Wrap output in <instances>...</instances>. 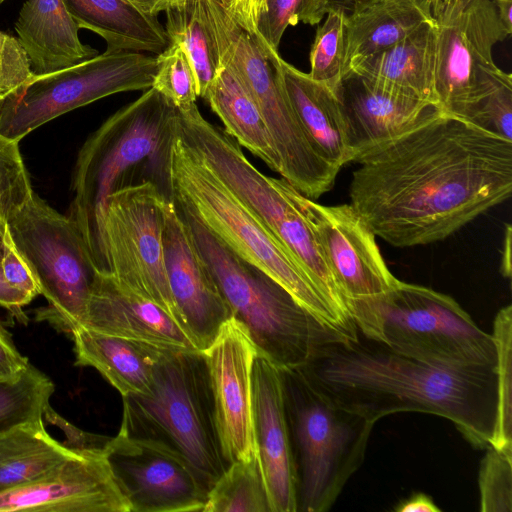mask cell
<instances>
[{"mask_svg": "<svg viewBox=\"0 0 512 512\" xmlns=\"http://www.w3.org/2000/svg\"><path fill=\"white\" fill-rule=\"evenodd\" d=\"M75 365L95 368L123 396L147 391L166 348L80 327L72 332Z\"/></svg>", "mask_w": 512, "mask_h": 512, "instance_id": "obj_26", "label": "cell"}, {"mask_svg": "<svg viewBox=\"0 0 512 512\" xmlns=\"http://www.w3.org/2000/svg\"><path fill=\"white\" fill-rule=\"evenodd\" d=\"M356 162L349 204L400 248L444 240L512 193V141L440 109Z\"/></svg>", "mask_w": 512, "mask_h": 512, "instance_id": "obj_1", "label": "cell"}, {"mask_svg": "<svg viewBox=\"0 0 512 512\" xmlns=\"http://www.w3.org/2000/svg\"><path fill=\"white\" fill-rule=\"evenodd\" d=\"M204 99L220 118L225 132L240 146L260 158L271 170L280 172V161L264 118L233 70L223 65Z\"/></svg>", "mask_w": 512, "mask_h": 512, "instance_id": "obj_28", "label": "cell"}, {"mask_svg": "<svg viewBox=\"0 0 512 512\" xmlns=\"http://www.w3.org/2000/svg\"><path fill=\"white\" fill-rule=\"evenodd\" d=\"M33 192L19 142L0 134V220L7 222Z\"/></svg>", "mask_w": 512, "mask_h": 512, "instance_id": "obj_38", "label": "cell"}, {"mask_svg": "<svg viewBox=\"0 0 512 512\" xmlns=\"http://www.w3.org/2000/svg\"><path fill=\"white\" fill-rule=\"evenodd\" d=\"M28 358L16 347L11 333L0 321V379H11L29 366Z\"/></svg>", "mask_w": 512, "mask_h": 512, "instance_id": "obj_42", "label": "cell"}, {"mask_svg": "<svg viewBox=\"0 0 512 512\" xmlns=\"http://www.w3.org/2000/svg\"><path fill=\"white\" fill-rule=\"evenodd\" d=\"M33 75L29 58L18 38L0 31V103Z\"/></svg>", "mask_w": 512, "mask_h": 512, "instance_id": "obj_39", "label": "cell"}, {"mask_svg": "<svg viewBox=\"0 0 512 512\" xmlns=\"http://www.w3.org/2000/svg\"><path fill=\"white\" fill-rule=\"evenodd\" d=\"M33 298L25 292L11 286L4 278L0 265V306L7 309L22 323H27L28 317L22 308L29 304Z\"/></svg>", "mask_w": 512, "mask_h": 512, "instance_id": "obj_43", "label": "cell"}, {"mask_svg": "<svg viewBox=\"0 0 512 512\" xmlns=\"http://www.w3.org/2000/svg\"><path fill=\"white\" fill-rule=\"evenodd\" d=\"M6 281L33 299L40 294L38 283L20 252L17 250L8 227L4 235V254L0 262Z\"/></svg>", "mask_w": 512, "mask_h": 512, "instance_id": "obj_41", "label": "cell"}, {"mask_svg": "<svg viewBox=\"0 0 512 512\" xmlns=\"http://www.w3.org/2000/svg\"><path fill=\"white\" fill-rule=\"evenodd\" d=\"M134 7L141 12L150 15L158 16L160 12H165L168 8L176 5L183 0H127Z\"/></svg>", "mask_w": 512, "mask_h": 512, "instance_id": "obj_46", "label": "cell"}, {"mask_svg": "<svg viewBox=\"0 0 512 512\" xmlns=\"http://www.w3.org/2000/svg\"><path fill=\"white\" fill-rule=\"evenodd\" d=\"M338 95L348 125L353 162L439 109L357 75L343 79Z\"/></svg>", "mask_w": 512, "mask_h": 512, "instance_id": "obj_21", "label": "cell"}, {"mask_svg": "<svg viewBox=\"0 0 512 512\" xmlns=\"http://www.w3.org/2000/svg\"><path fill=\"white\" fill-rule=\"evenodd\" d=\"M79 29L62 0H26L15 30L33 74L52 73L98 55L80 41Z\"/></svg>", "mask_w": 512, "mask_h": 512, "instance_id": "obj_23", "label": "cell"}, {"mask_svg": "<svg viewBox=\"0 0 512 512\" xmlns=\"http://www.w3.org/2000/svg\"><path fill=\"white\" fill-rule=\"evenodd\" d=\"M4 0H0V4L3 2Z\"/></svg>", "mask_w": 512, "mask_h": 512, "instance_id": "obj_52", "label": "cell"}, {"mask_svg": "<svg viewBox=\"0 0 512 512\" xmlns=\"http://www.w3.org/2000/svg\"><path fill=\"white\" fill-rule=\"evenodd\" d=\"M7 223L0 220V262L4 254V235L6 231Z\"/></svg>", "mask_w": 512, "mask_h": 512, "instance_id": "obj_51", "label": "cell"}, {"mask_svg": "<svg viewBox=\"0 0 512 512\" xmlns=\"http://www.w3.org/2000/svg\"><path fill=\"white\" fill-rule=\"evenodd\" d=\"M431 11L439 109L469 122L486 97L512 80L492 55L510 34L492 0H432Z\"/></svg>", "mask_w": 512, "mask_h": 512, "instance_id": "obj_11", "label": "cell"}, {"mask_svg": "<svg viewBox=\"0 0 512 512\" xmlns=\"http://www.w3.org/2000/svg\"><path fill=\"white\" fill-rule=\"evenodd\" d=\"M122 398L119 431L179 456L208 494L230 464L218 433L204 352L164 349L149 389Z\"/></svg>", "mask_w": 512, "mask_h": 512, "instance_id": "obj_5", "label": "cell"}, {"mask_svg": "<svg viewBox=\"0 0 512 512\" xmlns=\"http://www.w3.org/2000/svg\"><path fill=\"white\" fill-rule=\"evenodd\" d=\"M169 202L168 195L149 179L114 191L106 200L103 238L112 277L184 326L164 259L163 231Z\"/></svg>", "mask_w": 512, "mask_h": 512, "instance_id": "obj_13", "label": "cell"}, {"mask_svg": "<svg viewBox=\"0 0 512 512\" xmlns=\"http://www.w3.org/2000/svg\"><path fill=\"white\" fill-rule=\"evenodd\" d=\"M6 223L48 302L35 319L69 334L84 326L96 269L76 223L35 192Z\"/></svg>", "mask_w": 512, "mask_h": 512, "instance_id": "obj_10", "label": "cell"}, {"mask_svg": "<svg viewBox=\"0 0 512 512\" xmlns=\"http://www.w3.org/2000/svg\"><path fill=\"white\" fill-rule=\"evenodd\" d=\"M54 390L51 379L31 363L20 375L0 379V434L43 419Z\"/></svg>", "mask_w": 512, "mask_h": 512, "instance_id": "obj_32", "label": "cell"}, {"mask_svg": "<svg viewBox=\"0 0 512 512\" xmlns=\"http://www.w3.org/2000/svg\"><path fill=\"white\" fill-rule=\"evenodd\" d=\"M177 108L153 87L108 117L81 147L68 216L98 272L109 273L103 238L106 200L143 165L163 166Z\"/></svg>", "mask_w": 512, "mask_h": 512, "instance_id": "obj_4", "label": "cell"}, {"mask_svg": "<svg viewBox=\"0 0 512 512\" xmlns=\"http://www.w3.org/2000/svg\"><path fill=\"white\" fill-rule=\"evenodd\" d=\"M221 65L230 67L256 102L280 161L279 174L310 199L334 185L339 169L314 148L256 34L245 30L219 2L202 0Z\"/></svg>", "mask_w": 512, "mask_h": 512, "instance_id": "obj_9", "label": "cell"}, {"mask_svg": "<svg viewBox=\"0 0 512 512\" xmlns=\"http://www.w3.org/2000/svg\"><path fill=\"white\" fill-rule=\"evenodd\" d=\"M469 122L512 141V80L486 97Z\"/></svg>", "mask_w": 512, "mask_h": 512, "instance_id": "obj_40", "label": "cell"}, {"mask_svg": "<svg viewBox=\"0 0 512 512\" xmlns=\"http://www.w3.org/2000/svg\"><path fill=\"white\" fill-rule=\"evenodd\" d=\"M324 23L317 28L310 50L309 76L339 94L346 57L345 14L329 10Z\"/></svg>", "mask_w": 512, "mask_h": 512, "instance_id": "obj_34", "label": "cell"}, {"mask_svg": "<svg viewBox=\"0 0 512 512\" xmlns=\"http://www.w3.org/2000/svg\"><path fill=\"white\" fill-rule=\"evenodd\" d=\"M435 39V23L424 24L402 41L358 63L346 77L357 75L439 108L435 88Z\"/></svg>", "mask_w": 512, "mask_h": 512, "instance_id": "obj_24", "label": "cell"}, {"mask_svg": "<svg viewBox=\"0 0 512 512\" xmlns=\"http://www.w3.org/2000/svg\"><path fill=\"white\" fill-rule=\"evenodd\" d=\"M82 327L163 348L199 350L183 325L110 273L95 272Z\"/></svg>", "mask_w": 512, "mask_h": 512, "instance_id": "obj_20", "label": "cell"}, {"mask_svg": "<svg viewBox=\"0 0 512 512\" xmlns=\"http://www.w3.org/2000/svg\"><path fill=\"white\" fill-rule=\"evenodd\" d=\"M338 405L376 424L398 412L450 420L475 448L492 444L497 413L495 364H453L400 352L362 335L321 346L298 367Z\"/></svg>", "mask_w": 512, "mask_h": 512, "instance_id": "obj_2", "label": "cell"}, {"mask_svg": "<svg viewBox=\"0 0 512 512\" xmlns=\"http://www.w3.org/2000/svg\"><path fill=\"white\" fill-rule=\"evenodd\" d=\"M79 25L100 35L107 50L159 54L169 45L157 16L147 15L127 0H62Z\"/></svg>", "mask_w": 512, "mask_h": 512, "instance_id": "obj_27", "label": "cell"}, {"mask_svg": "<svg viewBox=\"0 0 512 512\" xmlns=\"http://www.w3.org/2000/svg\"><path fill=\"white\" fill-rule=\"evenodd\" d=\"M297 512H325L361 467L374 423L335 403L297 368L280 369Z\"/></svg>", "mask_w": 512, "mask_h": 512, "instance_id": "obj_7", "label": "cell"}, {"mask_svg": "<svg viewBox=\"0 0 512 512\" xmlns=\"http://www.w3.org/2000/svg\"><path fill=\"white\" fill-rule=\"evenodd\" d=\"M130 512L104 450L79 453L38 479L0 491V512Z\"/></svg>", "mask_w": 512, "mask_h": 512, "instance_id": "obj_17", "label": "cell"}, {"mask_svg": "<svg viewBox=\"0 0 512 512\" xmlns=\"http://www.w3.org/2000/svg\"><path fill=\"white\" fill-rule=\"evenodd\" d=\"M163 177L168 197L232 252L284 287L324 325L354 335V322L317 287L289 251L174 129Z\"/></svg>", "mask_w": 512, "mask_h": 512, "instance_id": "obj_3", "label": "cell"}, {"mask_svg": "<svg viewBox=\"0 0 512 512\" xmlns=\"http://www.w3.org/2000/svg\"><path fill=\"white\" fill-rule=\"evenodd\" d=\"M356 329L408 355L453 364H495L491 334L449 295L401 280L349 307Z\"/></svg>", "mask_w": 512, "mask_h": 512, "instance_id": "obj_8", "label": "cell"}, {"mask_svg": "<svg viewBox=\"0 0 512 512\" xmlns=\"http://www.w3.org/2000/svg\"><path fill=\"white\" fill-rule=\"evenodd\" d=\"M203 352L224 456L229 464L247 460L256 454L252 373L257 349L246 329L230 318Z\"/></svg>", "mask_w": 512, "mask_h": 512, "instance_id": "obj_16", "label": "cell"}, {"mask_svg": "<svg viewBox=\"0 0 512 512\" xmlns=\"http://www.w3.org/2000/svg\"><path fill=\"white\" fill-rule=\"evenodd\" d=\"M325 15V0H266L265 9L257 20L256 35L278 51L289 26L299 22L316 25Z\"/></svg>", "mask_w": 512, "mask_h": 512, "instance_id": "obj_36", "label": "cell"}, {"mask_svg": "<svg viewBox=\"0 0 512 512\" xmlns=\"http://www.w3.org/2000/svg\"><path fill=\"white\" fill-rule=\"evenodd\" d=\"M156 57L107 50L52 73L33 75L0 103V134L20 141L43 124L112 94L152 87Z\"/></svg>", "mask_w": 512, "mask_h": 512, "instance_id": "obj_12", "label": "cell"}, {"mask_svg": "<svg viewBox=\"0 0 512 512\" xmlns=\"http://www.w3.org/2000/svg\"><path fill=\"white\" fill-rule=\"evenodd\" d=\"M374 0H325V12L329 10H340L345 15L360 8Z\"/></svg>", "mask_w": 512, "mask_h": 512, "instance_id": "obj_48", "label": "cell"}, {"mask_svg": "<svg viewBox=\"0 0 512 512\" xmlns=\"http://www.w3.org/2000/svg\"><path fill=\"white\" fill-rule=\"evenodd\" d=\"M163 248L170 289L182 322L198 349L204 351L232 314L186 221L171 199L163 231Z\"/></svg>", "mask_w": 512, "mask_h": 512, "instance_id": "obj_18", "label": "cell"}, {"mask_svg": "<svg viewBox=\"0 0 512 512\" xmlns=\"http://www.w3.org/2000/svg\"><path fill=\"white\" fill-rule=\"evenodd\" d=\"M396 512H440L441 509L433 499L425 493H413L410 497L401 500L394 507Z\"/></svg>", "mask_w": 512, "mask_h": 512, "instance_id": "obj_45", "label": "cell"}, {"mask_svg": "<svg viewBox=\"0 0 512 512\" xmlns=\"http://www.w3.org/2000/svg\"><path fill=\"white\" fill-rule=\"evenodd\" d=\"M496 350L497 413L491 446L512 453V307H502L491 333Z\"/></svg>", "mask_w": 512, "mask_h": 512, "instance_id": "obj_33", "label": "cell"}, {"mask_svg": "<svg viewBox=\"0 0 512 512\" xmlns=\"http://www.w3.org/2000/svg\"><path fill=\"white\" fill-rule=\"evenodd\" d=\"M481 460L478 485L481 512L512 511V453L489 445Z\"/></svg>", "mask_w": 512, "mask_h": 512, "instance_id": "obj_37", "label": "cell"}, {"mask_svg": "<svg viewBox=\"0 0 512 512\" xmlns=\"http://www.w3.org/2000/svg\"><path fill=\"white\" fill-rule=\"evenodd\" d=\"M157 71L152 87L181 111L196 104V79L192 65L183 49L169 43L156 57Z\"/></svg>", "mask_w": 512, "mask_h": 512, "instance_id": "obj_35", "label": "cell"}, {"mask_svg": "<svg viewBox=\"0 0 512 512\" xmlns=\"http://www.w3.org/2000/svg\"><path fill=\"white\" fill-rule=\"evenodd\" d=\"M253 432L272 512H297L296 482L279 368L257 353L252 373Z\"/></svg>", "mask_w": 512, "mask_h": 512, "instance_id": "obj_19", "label": "cell"}, {"mask_svg": "<svg viewBox=\"0 0 512 512\" xmlns=\"http://www.w3.org/2000/svg\"><path fill=\"white\" fill-rule=\"evenodd\" d=\"M202 512H272L257 453L229 465L209 490Z\"/></svg>", "mask_w": 512, "mask_h": 512, "instance_id": "obj_31", "label": "cell"}, {"mask_svg": "<svg viewBox=\"0 0 512 512\" xmlns=\"http://www.w3.org/2000/svg\"><path fill=\"white\" fill-rule=\"evenodd\" d=\"M498 17L506 29L511 35L512 33V0H492Z\"/></svg>", "mask_w": 512, "mask_h": 512, "instance_id": "obj_49", "label": "cell"}, {"mask_svg": "<svg viewBox=\"0 0 512 512\" xmlns=\"http://www.w3.org/2000/svg\"><path fill=\"white\" fill-rule=\"evenodd\" d=\"M179 212L232 318L246 329L257 352L275 366L301 367L321 346L356 335L321 323L273 278L237 256L193 217Z\"/></svg>", "mask_w": 512, "mask_h": 512, "instance_id": "obj_6", "label": "cell"}, {"mask_svg": "<svg viewBox=\"0 0 512 512\" xmlns=\"http://www.w3.org/2000/svg\"><path fill=\"white\" fill-rule=\"evenodd\" d=\"M79 451L53 438L43 419L11 428L0 434V491L42 477Z\"/></svg>", "mask_w": 512, "mask_h": 512, "instance_id": "obj_29", "label": "cell"}, {"mask_svg": "<svg viewBox=\"0 0 512 512\" xmlns=\"http://www.w3.org/2000/svg\"><path fill=\"white\" fill-rule=\"evenodd\" d=\"M266 5V0H251V10L253 19L255 21L257 27V20L259 16L263 13Z\"/></svg>", "mask_w": 512, "mask_h": 512, "instance_id": "obj_50", "label": "cell"}, {"mask_svg": "<svg viewBox=\"0 0 512 512\" xmlns=\"http://www.w3.org/2000/svg\"><path fill=\"white\" fill-rule=\"evenodd\" d=\"M511 239H512V228L510 224H506L503 249L501 253V265L500 271L503 277L511 278Z\"/></svg>", "mask_w": 512, "mask_h": 512, "instance_id": "obj_47", "label": "cell"}, {"mask_svg": "<svg viewBox=\"0 0 512 512\" xmlns=\"http://www.w3.org/2000/svg\"><path fill=\"white\" fill-rule=\"evenodd\" d=\"M432 1V0H431Z\"/></svg>", "mask_w": 512, "mask_h": 512, "instance_id": "obj_53", "label": "cell"}, {"mask_svg": "<svg viewBox=\"0 0 512 512\" xmlns=\"http://www.w3.org/2000/svg\"><path fill=\"white\" fill-rule=\"evenodd\" d=\"M219 2L245 30L251 34L257 33L251 10V0H219Z\"/></svg>", "mask_w": 512, "mask_h": 512, "instance_id": "obj_44", "label": "cell"}, {"mask_svg": "<svg viewBox=\"0 0 512 512\" xmlns=\"http://www.w3.org/2000/svg\"><path fill=\"white\" fill-rule=\"evenodd\" d=\"M105 454L130 512H202L207 492L188 464L168 449L119 431Z\"/></svg>", "mask_w": 512, "mask_h": 512, "instance_id": "obj_14", "label": "cell"}, {"mask_svg": "<svg viewBox=\"0 0 512 512\" xmlns=\"http://www.w3.org/2000/svg\"><path fill=\"white\" fill-rule=\"evenodd\" d=\"M432 22L431 0H374L345 15L343 79L361 61Z\"/></svg>", "mask_w": 512, "mask_h": 512, "instance_id": "obj_25", "label": "cell"}, {"mask_svg": "<svg viewBox=\"0 0 512 512\" xmlns=\"http://www.w3.org/2000/svg\"><path fill=\"white\" fill-rule=\"evenodd\" d=\"M303 205L348 310L351 304L378 297L397 284L376 235L349 203L327 206L304 196Z\"/></svg>", "mask_w": 512, "mask_h": 512, "instance_id": "obj_15", "label": "cell"}, {"mask_svg": "<svg viewBox=\"0 0 512 512\" xmlns=\"http://www.w3.org/2000/svg\"><path fill=\"white\" fill-rule=\"evenodd\" d=\"M262 44L280 76L302 128L317 152L339 170L353 162L348 125L339 95L286 62L278 51L264 42Z\"/></svg>", "mask_w": 512, "mask_h": 512, "instance_id": "obj_22", "label": "cell"}, {"mask_svg": "<svg viewBox=\"0 0 512 512\" xmlns=\"http://www.w3.org/2000/svg\"><path fill=\"white\" fill-rule=\"evenodd\" d=\"M165 13L169 43L180 46L188 56L196 79L197 96L204 98L222 65L202 0H183Z\"/></svg>", "mask_w": 512, "mask_h": 512, "instance_id": "obj_30", "label": "cell"}]
</instances>
